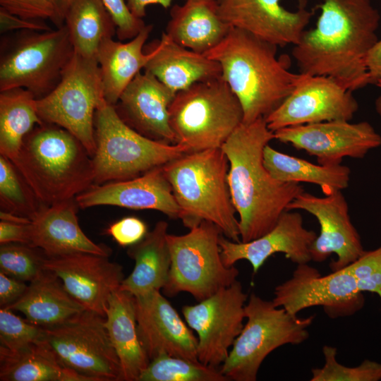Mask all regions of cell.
<instances>
[{
  "label": "cell",
  "mask_w": 381,
  "mask_h": 381,
  "mask_svg": "<svg viewBox=\"0 0 381 381\" xmlns=\"http://www.w3.org/2000/svg\"><path fill=\"white\" fill-rule=\"evenodd\" d=\"M315 28L291 54L299 73L329 77L354 91L370 84L366 58L379 40L380 13L370 0H322Z\"/></svg>",
  "instance_id": "1"
},
{
  "label": "cell",
  "mask_w": 381,
  "mask_h": 381,
  "mask_svg": "<svg viewBox=\"0 0 381 381\" xmlns=\"http://www.w3.org/2000/svg\"><path fill=\"white\" fill-rule=\"evenodd\" d=\"M274 139L262 117L242 123L221 147L229 161L227 181L242 242L272 230L289 203L305 191L300 183L278 181L265 168L264 150Z\"/></svg>",
  "instance_id": "2"
},
{
  "label": "cell",
  "mask_w": 381,
  "mask_h": 381,
  "mask_svg": "<svg viewBox=\"0 0 381 381\" xmlns=\"http://www.w3.org/2000/svg\"><path fill=\"white\" fill-rule=\"evenodd\" d=\"M277 46L231 27L216 47L204 54L217 61L222 78L240 102L243 123L265 118L290 95L303 74L289 71L277 57Z\"/></svg>",
  "instance_id": "3"
},
{
  "label": "cell",
  "mask_w": 381,
  "mask_h": 381,
  "mask_svg": "<svg viewBox=\"0 0 381 381\" xmlns=\"http://www.w3.org/2000/svg\"><path fill=\"white\" fill-rule=\"evenodd\" d=\"M11 161L44 206L75 198L94 185L92 156L54 124L37 125Z\"/></svg>",
  "instance_id": "4"
},
{
  "label": "cell",
  "mask_w": 381,
  "mask_h": 381,
  "mask_svg": "<svg viewBox=\"0 0 381 381\" xmlns=\"http://www.w3.org/2000/svg\"><path fill=\"white\" fill-rule=\"evenodd\" d=\"M162 167L184 226L190 229L209 222L227 238L241 241L227 181L229 161L221 147L184 153Z\"/></svg>",
  "instance_id": "5"
},
{
  "label": "cell",
  "mask_w": 381,
  "mask_h": 381,
  "mask_svg": "<svg viewBox=\"0 0 381 381\" xmlns=\"http://www.w3.org/2000/svg\"><path fill=\"white\" fill-rule=\"evenodd\" d=\"M169 111L175 143L188 152L222 147L243 121L241 104L222 77L176 92Z\"/></svg>",
  "instance_id": "6"
},
{
  "label": "cell",
  "mask_w": 381,
  "mask_h": 381,
  "mask_svg": "<svg viewBox=\"0 0 381 381\" xmlns=\"http://www.w3.org/2000/svg\"><path fill=\"white\" fill-rule=\"evenodd\" d=\"M94 184L130 179L164 166L188 150L148 138L127 125L104 100L95 117Z\"/></svg>",
  "instance_id": "7"
},
{
  "label": "cell",
  "mask_w": 381,
  "mask_h": 381,
  "mask_svg": "<svg viewBox=\"0 0 381 381\" xmlns=\"http://www.w3.org/2000/svg\"><path fill=\"white\" fill-rule=\"evenodd\" d=\"M0 54V92L21 87L40 99L60 82L74 49L64 24L47 31H15L2 38Z\"/></svg>",
  "instance_id": "8"
},
{
  "label": "cell",
  "mask_w": 381,
  "mask_h": 381,
  "mask_svg": "<svg viewBox=\"0 0 381 381\" xmlns=\"http://www.w3.org/2000/svg\"><path fill=\"white\" fill-rule=\"evenodd\" d=\"M245 315L246 322L219 368L229 380L255 381L271 352L308 339V327L315 319V315L298 318L254 293L246 303Z\"/></svg>",
  "instance_id": "9"
},
{
  "label": "cell",
  "mask_w": 381,
  "mask_h": 381,
  "mask_svg": "<svg viewBox=\"0 0 381 381\" xmlns=\"http://www.w3.org/2000/svg\"><path fill=\"white\" fill-rule=\"evenodd\" d=\"M222 234L215 224L206 221L185 234H167L171 263L162 289L165 295L171 297L186 292L201 301L237 279L238 270L223 262L219 246Z\"/></svg>",
  "instance_id": "10"
},
{
  "label": "cell",
  "mask_w": 381,
  "mask_h": 381,
  "mask_svg": "<svg viewBox=\"0 0 381 381\" xmlns=\"http://www.w3.org/2000/svg\"><path fill=\"white\" fill-rule=\"evenodd\" d=\"M104 100L97 59L74 52L60 82L48 95L37 99L36 105L42 122L70 132L92 157L96 150L95 113Z\"/></svg>",
  "instance_id": "11"
},
{
  "label": "cell",
  "mask_w": 381,
  "mask_h": 381,
  "mask_svg": "<svg viewBox=\"0 0 381 381\" xmlns=\"http://www.w3.org/2000/svg\"><path fill=\"white\" fill-rule=\"evenodd\" d=\"M104 320L85 309L60 324L43 328L44 339L64 367L90 381H121L119 360Z\"/></svg>",
  "instance_id": "12"
},
{
  "label": "cell",
  "mask_w": 381,
  "mask_h": 381,
  "mask_svg": "<svg viewBox=\"0 0 381 381\" xmlns=\"http://www.w3.org/2000/svg\"><path fill=\"white\" fill-rule=\"evenodd\" d=\"M272 301L296 315L322 306L331 318L351 316L365 303L356 277L346 267L322 275L308 263L297 265L291 277L275 287Z\"/></svg>",
  "instance_id": "13"
},
{
  "label": "cell",
  "mask_w": 381,
  "mask_h": 381,
  "mask_svg": "<svg viewBox=\"0 0 381 381\" xmlns=\"http://www.w3.org/2000/svg\"><path fill=\"white\" fill-rule=\"evenodd\" d=\"M248 299L237 279L209 298L182 308L187 325L198 334V361L219 368L241 333Z\"/></svg>",
  "instance_id": "14"
},
{
  "label": "cell",
  "mask_w": 381,
  "mask_h": 381,
  "mask_svg": "<svg viewBox=\"0 0 381 381\" xmlns=\"http://www.w3.org/2000/svg\"><path fill=\"white\" fill-rule=\"evenodd\" d=\"M274 139L316 157L318 163L341 164L343 158H363L381 146V135L368 121H329L289 126L274 132Z\"/></svg>",
  "instance_id": "15"
},
{
  "label": "cell",
  "mask_w": 381,
  "mask_h": 381,
  "mask_svg": "<svg viewBox=\"0 0 381 381\" xmlns=\"http://www.w3.org/2000/svg\"><path fill=\"white\" fill-rule=\"evenodd\" d=\"M358 109L352 91L334 79L303 74L290 95L265 119L274 132L289 126L351 121Z\"/></svg>",
  "instance_id": "16"
},
{
  "label": "cell",
  "mask_w": 381,
  "mask_h": 381,
  "mask_svg": "<svg viewBox=\"0 0 381 381\" xmlns=\"http://www.w3.org/2000/svg\"><path fill=\"white\" fill-rule=\"evenodd\" d=\"M302 210L313 215L320 234L313 242L311 260L325 261L332 254L337 259L329 263L331 271L341 270L356 260L365 251L361 236L351 222L347 201L341 193L318 197L303 191L287 207V211Z\"/></svg>",
  "instance_id": "17"
},
{
  "label": "cell",
  "mask_w": 381,
  "mask_h": 381,
  "mask_svg": "<svg viewBox=\"0 0 381 381\" xmlns=\"http://www.w3.org/2000/svg\"><path fill=\"white\" fill-rule=\"evenodd\" d=\"M137 332L150 361L160 354L199 361L198 338L159 290L135 296Z\"/></svg>",
  "instance_id": "18"
},
{
  "label": "cell",
  "mask_w": 381,
  "mask_h": 381,
  "mask_svg": "<svg viewBox=\"0 0 381 381\" xmlns=\"http://www.w3.org/2000/svg\"><path fill=\"white\" fill-rule=\"evenodd\" d=\"M44 267L58 276L69 294L85 309L104 317L110 295L125 278L121 265L107 256L91 253L47 257Z\"/></svg>",
  "instance_id": "19"
},
{
  "label": "cell",
  "mask_w": 381,
  "mask_h": 381,
  "mask_svg": "<svg viewBox=\"0 0 381 381\" xmlns=\"http://www.w3.org/2000/svg\"><path fill=\"white\" fill-rule=\"evenodd\" d=\"M221 18L277 47L296 44L314 12L286 9L281 0H217Z\"/></svg>",
  "instance_id": "20"
},
{
  "label": "cell",
  "mask_w": 381,
  "mask_h": 381,
  "mask_svg": "<svg viewBox=\"0 0 381 381\" xmlns=\"http://www.w3.org/2000/svg\"><path fill=\"white\" fill-rule=\"evenodd\" d=\"M318 234L304 227L302 215L293 210L285 211L274 227L265 234L248 242H235L223 234L219 238L221 256L227 267L238 260L250 262L257 273L272 255L283 253L296 265L311 261L310 246Z\"/></svg>",
  "instance_id": "21"
},
{
  "label": "cell",
  "mask_w": 381,
  "mask_h": 381,
  "mask_svg": "<svg viewBox=\"0 0 381 381\" xmlns=\"http://www.w3.org/2000/svg\"><path fill=\"white\" fill-rule=\"evenodd\" d=\"M163 166L137 177L94 184L75 197L79 207L111 205L131 210L159 211L171 219H179L180 207Z\"/></svg>",
  "instance_id": "22"
},
{
  "label": "cell",
  "mask_w": 381,
  "mask_h": 381,
  "mask_svg": "<svg viewBox=\"0 0 381 381\" xmlns=\"http://www.w3.org/2000/svg\"><path fill=\"white\" fill-rule=\"evenodd\" d=\"M175 95L151 73L140 72L123 90L114 108L120 118L141 135L176 144L169 111Z\"/></svg>",
  "instance_id": "23"
},
{
  "label": "cell",
  "mask_w": 381,
  "mask_h": 381,
  "mask_svg": "<svg viewBox=\"0 0 381 381\" xmlns=\"http://www.w3.org/2000/svg\"><path fill=\"white\" fill-rule=\"evenodd\" d=\"M75 198L44 206L29 224L30 245L48 258L75 253L109 257L111 250L90 239L80 227Z\"/></svg>",
  "instance_id": "24"
},
{
  "label": "cell",
  "mask_w": 381,
  "mask_h": 381,
  "mask_svg": "<svg viewBox=\"0 0 381 381\" xmlns=\"http://www.w3.org/2000/svg\"><path fill=\"white\" fill-rule=\"evenodd\" d=\"M145 47L153 55L144 71L155 76L174 93L195 83L222 77L217 61L176 43L164 32L160 40H155Z\"/></svg>",
  "instance_id": "25"
},
{
  "label": "cell",
  "mask_w": 381,
  "mask_h": 381,
  "mask_svg": "<svg viewBox=\"0 0 381 381\" xmlns=\"http://www.w3.org/2000/svg\"><path fill=\"white\" fill-rule=\"evenodd\" d=\"M231 25L219 16L217 0H185L170 10L165 33L176 43L205 54L216 47Z\"/></svg>",
  "instance_id": "26"
},
{
  "label": "cell",
  "mask_w": 381,
  "mask_h": 381,
  "mask_svg": "<svg viewBox=\"0 0 381 381\" xmlns=\"http://www.w3.org/2000/svg\"><path fill=\"white\" fill-rule=\"evenodd\" d=\"M104 318V326L119 360L121 381H138L150 359L138 335L135 296L119 289L113 291Z\"/></svg>",
  "instance_id": "27"
},
{
  "label": "cell",
  "mask_w": 381,
  "mask_h": 381,
  "mask_svg": "<svg viewBox=\"0 0 381 381\" xmlns=\"http://www.w3.org/2000/svg\"><path fill=\"white\" fill-rule=\"evenodd\" d=\"M152 30V25H146L129 42L109 38L100 44L97 60L102 73L104 98L109 104L117 103L128 85L152 58V52L145 47Z\"/></svg>",
  "instance_id": "28"
},
{
  "label": "cell",
  "mask_w": 381,
  "mask_h": 381,
  "mask_svg": "<svg viewBox=\"0 0 381 381\" xmlns=\"http://www.w3.org/2000/svg\"><path fill=\"white\" fill-rule=\"evenodd\" d=\"M3 308L20 311L29 322L42 328L60 324L85 310L58 276L45 268L16 302Z\"/></svg>",
  "instance_id": "29"
},
{
  "label": "cell",
  "mask_w": 381,
  "mask_h": 381,
  "mask_svg": "<svg viewBox=\"0 0 381 381\" xmlns=\"http://www.w3.org/2000/svg\"><path fill=\"white\" fill-rule=\"evenodd\" d=\"M168 227L167 222L159 221L140 241L128 247L127 254L135 261V266L119 289L138 296L164 288L171 263Z\"/></svg>",
  "instance_id": "30"
},
{
  "label": "cell",
  "mask_w": 381,
  "mask_h": 381,
  "mask_svg": "<svg viewBox=\"0 0 381 381\" xmlns=\"http://www.w3.org/2000/svg\"><path fill=\"white\" fill-rule=\"evenodd\" d=\"M1 381H90L64 367L44 337L23 349L10 351L0 346Z\"/></svg>",
  "instance_id": "31"
},
{
  "label": "cell",
  "mask_w": 381,
  "mask_h": 381,
  "mask_svg": "<svg viewBox=\"0 0 381 381\" xmlns=\"http://www.w3.org/2000/svg\"><path fill=\"white\" fill-rule=\"evenodd\" d=\"M263 163L270 174L282 182L310 183L318 185L325 195L349 186L351 169L338 164H313L306 159L279 152L269 144L263 153Z\"/></svg>",
  "instance_id": "32"
},
{
  "label": "cell",
  "mask_w": 381,
  "mask_h": 381,
  "mask_svg": "<svg viewBox=\"0 0 381 381\" xmlns=\"http://www.w3.org/2000/svg\"><path fill=\"white\" fill-rule=\"evenodd\" d=\"M74 52L97 59L100 44L116 35V27L102 0H73L64 19Z\"/></svg>",
  "instance_id": "33"
},
{
  "label": "cell",
  "mask_w": 381,
  "mask_h": 381,
  "mask_svg": "<svg viewBox=\"0 0 381 381\" xmlns=\"http://www.w3.org/2000/svg\"><path fill=\"white\" fill-rule=\"evenodd\" d=\"M36 99L21 87L0 92V154L11 160L18 155L26 135L43 123Z\"/></svg>",
  "instance_id": "34"
},
{
  "label": "cell",
  "mask_w": 381,
  "mask_h": 381,
  "mask_svg": "<svg viewBox=\"0 0 381 381\" xmlns=\"http://www.w3.org/2000/svg\"><path fill=\"white\" fill-rule=\"evenodd\" d=\"M219 368L186 358L160 354L151 360L138 381H228Z\"/></svg>",
  "instance_id": "35"
},
{
  "label": "cell",
  "mask_w": 381,
  "mask_h": 381,
  "mask_svg": "<svg viewBox=\"0 0 381 381\" xmlns=\"http://www.w3.org/2000/svg\"><path fill=\"white\" fill-rule=\"evenodd\" d=\"M1 210L32 220L44 205L8 158L0 155Z\"/></svg>",
  "instance_id": "36"
},
{
  "label": "cell",
  "mask_w": 381,
  "mask_h": 381,
  "mask_svg": "<svg viewBox=\"0 0 381 381\" xmlns=\"http://www.w3.org/2000/svg\"><path fill=\"white\" fill-rule=\"evenodd\" d=\"M47 258L42 250L29 244H1V272L19 280L30 282L44 269Z\"/></svg>",
  "instance_id": "37"
},
{
  "label": "cell",
  "mask_w": 381,
  "mask_h": 381,
  "mask_svg": "<svg viewBox=\"0 0 381 381\" xmlns=\"http://www.w3.org/2000/svg\"><path fill=\"white\" fill-rule=\"evenodd\" d=\"M325 363L321 368L311 370L310 381H380L381 363L364 360L360 365L349 367L337 360L335 347L325 345L322 347Z\"/></svg>",
  "instance_id": "38"
},
{
  "label": "cell",
  "mask_w": 381,
  "mask_h": 381,
  "mask_svg": "<svg viewBox=\"0 0 381 381\" xmlns=\"http://www.w3.org/2000/svg\"><path fill=\"white\" fill-rule=\"evenodd\" d=\"M44 337V329L13 313L0 309V346L16 351L30 346Z\"/></svg>",
  "instance_id": "39"
},
{
  "label": "cell",
  "mask_w": 381,
  "mask_h": 381,
  "mask_svg": "<svg viewBox=\"0 0 381 381\" xmlns=\"http://www.w3.org/2000/svg\"><path fill=\"white\" fill-rule=\"evenodd\" d=\"M63 0H0V6L19 17L50 20L56 28L64 25Z\"/></svg>",
  "instance_id": "40"
},
{
  "label": "cell",
  "mask_w": 381,
  "mask_h": 381,
  "mask_svg": "<svg viewBox=\"0 0 381 381\" xmlns=\"http://www.w3.org/2000/svg\"><path fill=\"white\" fill-rule=\"evenodd\" d=\"M356 279L362 291L376 294L381 299V246L364 253L345 267Z\"/></svg>",
  "instance_id": "41"
},
{
  "label": "cell",
  "mask_w": 381,
  "mask_h": 381,
  "mask_svg": "<svg viewBox=\"0 0 381 381\" xmlns=\"http://www.w3.org/2000/svg\"><path fill=\"white\" fill-rule=\"evenodd\" d=\"M116 27V35L121 40H131L146 26L142 18L131 12L125 0H102Z\"/></svg>",
  "instance_id": "42"
},
{
  "label": "cell",
  "mask_w": 381,
  "mask_h": 381,
  "mask_svg": "<svg viewBox=\"0 0 381 381\" xmlns=\"http://www.w3.org/2000/svg\"><path fill=\"white\" fill-rule=\"evenodd\" d=\"M146 224L136 217H126L113 224L106 230L121 246L126 247L140 241L147 233Z\"/></svg>",
  "instance_id": "43"
},
{
  "label": "cell",
  "mask_w": 381,
  "mask_h": 381,
  "mask_svg": "<svg viewBox=\"0 0 381 381\" xmlns=\"http://www.w3.org/2000/svg\"><path fill=\"white\" fill-rule=\"evenodd\" d=\"M52 28L45 20L25 19L11 13L0 7V31L7 33L18 30L47 31Z\"/></svg>",
  "instance_id": "44"
},
{
  "label": "cell",
  "mask_w": 381,
  "mask_h": 381,
  "mask_svg": "<svg viewBox=\"0 0 381 381\" xmlns=\"http://www.w3.org/2000/svg\"><path fill=\"white\" fill-rule=\"evenodd\" d=\"M0 272V307L7 308L16 302L25 292L28 285Z\"/></svg>",
  "instance_id": "45"
},
{
  "label": "cell",
  "mask_w": 381,
  "mask_h": 381,
  "mask_svg": "<svg viewBox=\"0 0 381 381\" xmlns=\"http://www.w3.org/2000/svg\"><path fill=\"white\" fill-rule=\"evenodd\" d=\"M30 224H23L1 221L0 243H19L30 245Z\"/></svg>",
  "instance_id": "46"
},
{
  "label": "cell",
  "mask_w": 381,
  "mask_h": 381,
  "mask_svg": "<svg viewBox=\"0 0 381 381\" xmlns=\"http://www.w3.org/2000/svg\"><path fill=\"white\" fill-rule=\"evenodd\" d=\"M370 84H375L381 74V40L371 49L366 58Z\"/></svg>",
  "instance_id": "47"
},
{
  "label": "cell",
  "mask_w": 381,
  "mask_h": 381,
  "mask_svg": "<svg viewBox=\"0 0 381 381\" xmlns=\"http://www.w3.org/2000/svg\"><path fill=\"white\" fill-rule=\"evenodd\" d=\"M174 0H127L128 6L133 16L142 18L146 16V8L148 5L158 4L164 8L171 6Z\"/></svg>",
  "instance_id": "48"
},
{
  "label": "cell",
  "mask_w": 381,
  "mask_h": 381,
  "mask_svg": "<svg viewBox=\"0 0 381 381\" xmlns=\"http://www.w3.org/2000/svg\"><path fill=\"white\" fill-rule=\"evenodd\" d=\"M0 219L1 221H6L23 224H28L32 222V220L29 218L1 210L0 212Z\"/></svg>",
  "instance_id": "49"
},
{
  "label": "cell",
  "mask_w": 381,
  "mask_h": 381,
  "mask_svg": "<svg viewBox=\"0 0 381 381\" xmlns=\"http://www.w3.org/2000/svg\"><path fill=\"white\" fill-rule=\"evenodd\" d=\"M379 87L381 88V80L377 81L376 84ZM375 108L377 114L381 119V95H380L375 102Z\"/></svg>",
  "instance_id": "50"
},
{
  "label": "cell",
  "mask_w": 381,
  "mask_h": 381,
  "mask_svg": "<svg viewBox=\"0 0 381 381\" xmlns=\"http://www.w3.org/2000/svg\"><path fill=\"white\" fill-rule=\"evenodd\" d=\"M72 1L73 0H63L62 1V11L64 16V19H65L66 12L68 8L69 7L70 4H71Z\"/></svg>",
  "instance_id": "51"
},
{
  "label": "cell",
  "mask_w": 381,
  "mask_h": 381,
  "mask_svg": "<svg viewBox=\"0 0 381 381\" xmlns=\"http://www.w3.org/2000/svg\"><path fill=\"white\" fill-rule=\"evenodd\" d=\"M378 80H381V74H380V75L379 76ZM375 84H376V83H375Z\"/></svg>",
  "instance_id": "52"
}]
</instances>
